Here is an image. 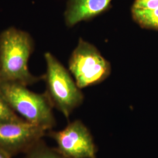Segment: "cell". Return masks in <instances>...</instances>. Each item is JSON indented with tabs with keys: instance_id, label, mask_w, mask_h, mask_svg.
Instances as JSON below:
<instances>
[{
	"instance_id": "obj_6",
	"label": "cell",
	"mask_w": 158,
	"mask_h": 158,
	"mask_svg": "<svg viewBox=\"0 0 158 158\" xmlns=\"http://www.w3.org/2000/svg\"><path fill=\"white\" fill-rule=\"evenodd\" d=\"M45 135V130L25 120L1 124L0 147L12 156L25 153Z\"/></svg>"
},
{
	"instance_id": "obj_8",
	"label": "cell",
	"mask_w": 158,
	"mask_h": 158,
	"mask_svg": "<svg viewBox=\"0 0 158 158\" xmlns=\"http://www.w3.org/2000/svg\"><path fill=\"white\" fill-rule=\"evenodd\" d=\"M134 21L141 28L158 31V7L151 10L132 9Z\"/></svg>"
},
{
	"instance_id": "obj_4",
	"label": "cell",
	"mask_w": 158,
	"mask_h": 158,
	"mask_svg": "<svg viewBox=\"0 0 158 158\" xmlns=\"http://www.w3.org/2000/svg\"><path fill=\"white\" fill-rule=\"evenodd\" d=\"M69 69L81 89L105 80L111 73V67L94 46L80 38L70 57Z\"/></svg>"
},
{
	"instance_id": "obj_10",
	"label": "cell",
	"mask_w": 158,
	"mask_h": 158,
	"mask_svg": "<svg viewBox=\"0 0 158 158\" xmlns=\"http://www.w3.org/2000/svg\"><path fill=\"white\" fill-rule=\"evenodd\" d=\"M23 120L24 119L13 110L0 91V124L19 122Z\"/></svg>"
},
{
	"instance_id": "obj_11",
	"label": "cell",
	"mask_w": 158,
	"mask_h": 158,
	"mask_svg": "<svg viewBox=\"0 0 158 158\" xmlns=\"http://www.w3.org/2000/svg\"><path fill=\"white\" fill-rule=\"evenodd\" d=\"M158 7V0H135L132 9L151 10Z\"/></svg>"
},
{
	"instance_id": "obj_2",
	"label": "cell",
	"mask_w": 158,
	"mask_h": 158,
	"mask_svg": "<svg viewBox=\"0 0 158 158\" xmlns=\"http://www.w3.org/2000/svg\"><path fill=\"white\" fill-rule=\"evenodd\" d=\"M0 91L11 107L26 121L49 131L56 125L50 98L15 82H0Z\"/></svg>"
},
{
	"instance_id": "obj_5",
	"label": "cell",
	"mask_w": 158,
	"mask_h": 158,
	"mask_svg": "<svg viewBox=\"0 0 158 158\" xmlns=\"http://www.w3.org/2000/svg\"><path fill=\"white\" fill-rule=\"evenodd\" d=\"M56 142L57 149L69 158H96L97 148L90 131L81 121L70 123L62 130L47 134Z\"/></svg>"
},
{
	"instance_id": "obj_12",
	"label": "cell",
	"mask_w": 158,
	"mask_h": 158,
	"mask_svg": "<svg viewBox=\"0 0 158 158\" xmlns=\"http://www.w3.org/2000/svg\"><path fill=\"white\" fill-rule=\"evenodd\" d=\"M12 157L8 153L0 147V158H12Z\"/></svg>"
},
{
	"instance_id": "obj_7",
	"label": "cell",
	"mask_w": 158,
	"mask_h": 158,
	"mask_svg": "<svg viewBox=\"0 0 158 158\" xmlns=\"http://www.w3.org/2000/svg\"><path fill=\"white\" fill-rule=\"evenodd\" d=\"M111 0H69L64 12L66 25L72 27L90 19L108 8Z\"/></svg>"
},
{
	"instance_id": "obj_3",
	"label": "cell",
	"mask_w": 158,
	"mask_h": 158,
	"mask_svg": "<svg viewBox=\"0 0 158 158\" xmlns=\"http://www.w3.org/2000/svg\"><path fill=\"white\" fill-rule=\"evenodd\" d=\"M46 72V93L56 108L68 118L83 102L84 96L68 70L50 52L44 55Z\"/></svg>"
},
{
	"instance_id": "obj_9",
	"label": "cell",
	"mask_w": 158,
	"mask_h": 158,
	"mask_svg": "<svg viewBox=\"0 0 158 158\" xmlns=\"http://www.w3.org/2000/svg\"><path fill=\"white\" fill-rule=\"evenodd\" d=\"M23 158H69L60 152L57 148L48 147L42 139L30 148Z\"/></svg>"
},
{
	"instance_id": "obj_1",
	"label": "cell",
	"mask_w": 158,
	"mask_h": 158,
	"mask_svg": "<svg viewBox=\"0 0 158 158\" xmlns=\"http://www.w3.org/2000/svg\"><path fill=\"white\" fill-rule=\"evenodd\" d=\"M34 50V40L28 32L10 27L0 34V82L34 85L44 79L29 71L28 61Z\"/></svg>"
}]
</instances>
